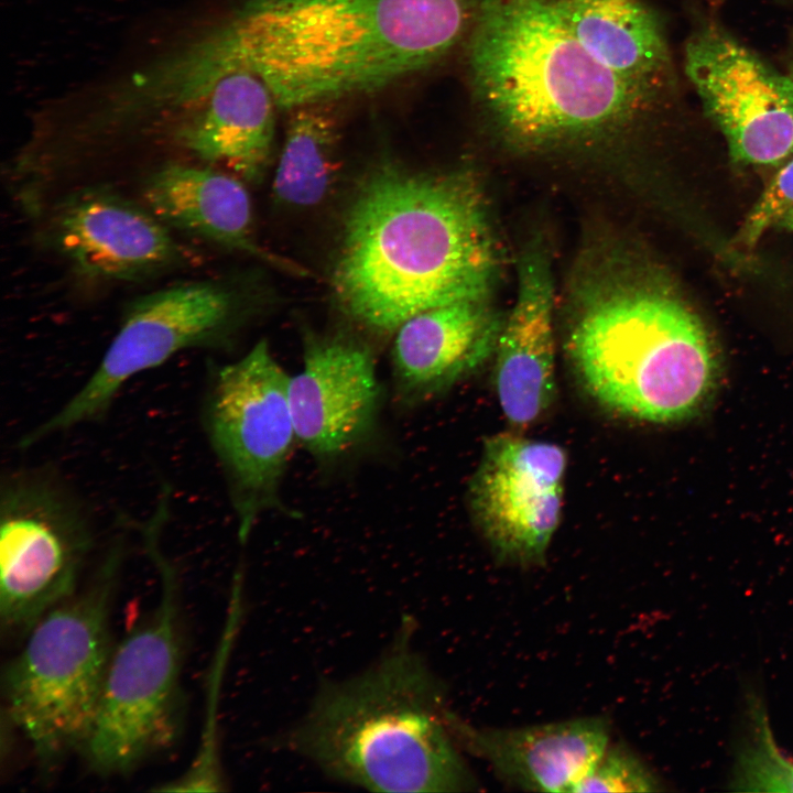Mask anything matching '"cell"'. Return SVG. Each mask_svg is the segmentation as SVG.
Returning a JSON list of instances; mask_svg holds the SVG:
<instances>
[{
	"label": "cell",
	"instance_id": "1",
	"mask_svg": "<svg viewBox=\"0 0 793 793\" xmlns=\"http://www.w3.org/2000/svg\"><path fill=\"white\" fill-rule=\"evenodd\" d=\"M335 297L358 324L395 332L437 306L488 297L498 249L475 181L384 163L362 181L344 219Z\"/></svg>",
	"mask_w": 793,
	"mask_h": 793
},
{
	"label": "cell",
	"instance_id": "2",
	"mask_svg": "<svg viewBox=\"0 0 793 793\" xmlns=\"http://www.w3.org/2000/svg\"><path fill=\"white\" fill-rule=\"evenodd\" d=\"M470 21L471 0H249L221 69L253 73L282 109L328 104L425 69Z\"/></svg>",
	"mask_w": 793,
	"mask_h": 793
},
{
	"label": "cell",
	"instance_id": "3",
	"mask_svg": "<svg viewBox=\"0 0 793 793\" xmlns=\"http://www.w3.org/2000/svg\"><path fill=\"white\" fill-rule=\"evenodd\" d=\"M405 618L368 669L325 681L284 748L346 784L380 792L472 791L438 680L414 650Z\"/></svg>",
	"mask_w": 793,
	"mask_h": 793
},
{
	"label": "cell",
	"instance_id": "4",
	"mask_svg": "<svg viewBox=\"0 0 793 793\" xmlns=\"http://www.w3.org/2000/svg\"><path fill=\"white\" fill-rule=\"evenodd\" d=\"M467 32L471 97L520 145L622 135L656 99L599 63L543 0H471Z\"/></svg>",
	"mask_w": 793,
	"mask_h": 793
},
{
	"label": "cell",
	"instance_id": "5",
	"mask_svg": "<svg viewBox=\"0 0 793 793\" xmlns=\"http://www.w3.org/2000/svg\"><path fill=\"white\" fill-rule=\"evenodd\" d=\"M567 351L585 391L626 417L676 423L713 399L719 357L704 322L651 269L612 270L582 294Z\"/></svg>",
	"mask_w": 793,
	"mask_h": 793
},
{
	"label": "cell",
	"instance_id": "6",
	"mask_svg": "<svg viewBox=\"0 0 793 793\" xmlns=\"http://www.w3.org/2000/svg\"><path fill=\"white\" fill-rule=\"evenodd\" d=\"M122 541L113 540L83 590L35 623L4 669L7 716L44 769L82 750L90 734L113 650L110 613Z\"/></svg>",
	"mask_w": 793,
	"mask_h": 793
},
{
	"label": "cell",
	"instance_id": "7",
	"mask_svg": "<svg viewBox=\"0 0 793 793\" xmlns=\"http://www.w3.org/2000/svg\"><path fill=\"white\" fill-rule=\"evenodd\" d=\"M93 512L52 467H22L0 482V624L25 638L78 590L95 548Z\"/></svg>",
	"mask_w": 793,
	"mask_h": 793
},
{
	"label": "cell",
	"instance_id": "8",
	"mask_svg": "<svg viewBox=\"0 0 793 793\" xmlns=\"http://www.w3.org/2000/svg\"><path fill=\"white\" fill-rule=\"evenodd\" d=\"M159 530L143 534L160 573V600L112 650L90 734L83 747L102 775L124 774L175 740L181 723V633L176 578Z\"/></svg>",
	"mask_w": 793,
	"mask_h": 793
},
{
	"label": "cell",
	"instance_id": "9",
	"mask_svg": "<svg viewBox=\"0 0 793 793\" xmlns=\"http://www.w3.org/2000/svg\"><path fill=\"white\" fill-rule=\"evenodd\" d=\"M289 378L265 339L239 359L207 370L199 420L226 481L241 543L264 512L280 506V486L297 441Z\"/></svg>",
	"mask_w": 793,
	"mask_h": 793
},
{
	"label": "cell",
	"instance_id": "10",
	"mask_svg": "<svg viewBox=\"0 0 793 793\" xmlns=\"http://www.w3.org/2000/svg\"><path fill=\"white\" fill-rule=\"evenodd\" d=\"M241 295L221 279L174 283L135 297L97 367L57 410L18 442L26 450L69 430L104 420L123 387L189 349H216L241 316Z\"/></svg>",
	"mask_w": 793,
	"mask_h": 793
},
{
	"label": "cell",
	"instance_id": "11",
	"mask_svg": "<svg viewBox=\"0 0 793 793\" xmlns=\"http://www.w3.org/2000/svg\"><path fill=\"white\" fill-rule=\"evenodd\" d=\"M37 210L42 243L85 282H141L193 259L144 204L106 184L74 187Z\"/></svg>",
	"mask_w": 793,
	"mask_h": 793
},
{
	"label": "cell",
	"instance_id": "12",
	"mask_svg": "<svg viewBox=\"0 0 793 793\" xmlns=\"http://www.w3.org/2000/svg\"><path fill=\"white\" fill-rule=\"evenodd\" d=\"M685 74L735 161L769 165L793 154V82L721 26L687 40Z\"/></svg>",
	"mask_w": 793,
	"mask_h": 793
},
{
	"label": "cell",
	"instance_id": "13",
	"mask_svg": "<svg viewBox=\"0 0 793 793\" xmlns=\"http://www.w3.org/2000/svg\"><path fill=\"white\" fill-rule=\"evenodd\" d=\"M566 468L565 449L551 442L515 433L485 442L468 499L498 558L519 565L544 562L561 521Z\"/></svg>",
	"mask_w": 793,
	"mask_h": 793
},
{
	"label": "cell",
	"instance_id": "14",
	"mask_svg": "<svg viewBox=\"0 0 793 793\" xmlns=\"http://www.w3.org/2000/svg\"><path fill=\"white\" fill-rule=\"evenodd\" d=\"M297 441L319 460L339 457L372 430L381 387L372 354L338 337H308L301 371L289 378Z\"/></svg>",
	"mask_w": 793,
	"mask_h": 793
},
{
	"label": "cell",
	"instance_id": "15",
	"mask_svg": "<svg viewBox=\"0 0 793 793\" xmlns=\"http://www.w3.org/2000/svg\"><path fill=\"white\" fill-rule=\"evenodd\" d=\"M554 285L545 248H526L518 262L514 304L504 317L495 350V389L510 424L525 428L553 403Z\"/></svg>",
	"mask_w": 793,
	"mask_h": 793
},
{
	"label": "cell",
	"instance_id": "16",
	"mask_svg": "<svg viewBox=\"0 0 793 793\" xmlns=\"http://www.w3.org/2000/svg\"><path fill=\"white\" fill-rule=\"evenodd\" d=\"M504 317L486 298L421 312L394 333L392 374L398 400L414 406L478 370L493 354Z\"/></svg>",
	"mask_w": 793,
	"mask_h": 793
},
{
	"label": "cell",
	"instance_id": "17",
	"mask_svg": "<svg viewBox=\"0 0 793 793\" xmlns=\"http://www.w3.org/2000/svg\"><path fill=\"white\" fill-rule=\"evenodd\" d=\"M141 203L177 230L303 275L306 271L263 248L254 237L252 206L243 181L213 165L166 161L139 186Z\"/></svg>",
	"mask_w": 793,
	"mask_h": 793
},
{
	"label": "cell",
	"instance_id": "18",
	"mask_svg": "<svg viewBox=\"0 0 793 793\" xmlns=\"http://www.w3.org/2000/svg\"><path fill=\"white\" fill-rule=\"evenodd\" d=\"M464 749L484 758L506 783L535 792H574L609 746L610 724L593 716L519 728L453 721Z\"/></svg>",
	"mask_w": 793,
	"mask_h": 793
},
{
	"label": "cell",
	"instance_id": "19",
	"mask_svg": "<svg viewBox=\"0 0 793 793\" xmlns=\"http://www.w3.org/2000/svg\"><path fill=\"white\" fill-rule=\"evenodd\" d=\"M275 107L261 78L230 70L216 82L203 112L180 131V144L199 163L257 182L271 160Z\"/></svg>",
	"mask_w": 793,
	"mask_h": 793
},
{
	"label": "cell",
	"instance_id": "20",
	"mask_svg": "<svg viewBox=\"0 0 793 793\" xmlns=\"http://www.w3.org/2000/svg\"><path fill=\"white\" fill-rule=\"evenodd\" d=\"M599 63L628 85L660 97L671 59L654 12L641 0H543Z\"/></svg>",
	"mask_w": 793,
	"mask_h": 793
},
{
	"label": "cell",
	"instance_id": "21",
	"mask_svg": "<svg viewBox=\"0 0 793 793\" xmlns=\"http://www.w3.org/2000/svg\"><path fill=\"white\" fill-rule=\"evenodd\" d=\"M326 106L291 110L273 181V194L285 205H317L333 185L338 169V126Z\"/></svg>",
	"mask_w": 793,
	"mask_h": 793
},
{
	"label": "cell",
	"instance_id": "22",
	"mask_svg": "<svg viewBox=\"0 0 793 793\" xmlns=\"http://www.w3.org/2000/svg\"><path fill=\"white\" fill-rule=\"evenodd\" d=\"M743 729L735 749L728 786L736 792H793V760L778 746L767 705L746 695Z\"/></svg>",
	"mask_w": 793,
	"mask_h": 793
},
{
	"label": "cell",
	"instance_id": "23",
	"mask_svg": "<svg viewBox=\"0 0 793 793\" xmlns=\"http://www.w3.org/2000/svg\"><path fill=\"white\" fill-rule=\"evenodd\" d=\"M240 600L232 599L226 632L221 640L218 659L210 681V709L202 732L198 750L192 763L176 779L163 783L156 791L169 792H218L225 790V779L220 763L218 732L216 726V696L218 695L220 674L232 643L237 620L239 619Z\"/></svg>",
	"mask_w": 793,
	"mask_h": 793
},
{
	"label": "cell",
	"instance_id": "24",
	"mask_svg": "<svg viewBox=\"0 0 793 793\" xmlns=\"http://www.w3.org/2000/svg\"><path fill=\"white\" fill-rule=\"evenodd\" d=\"M662 783L653 770L624 746H608L574 792H658Z\"/></svg>",
	"mask_w": 793,
	"mask_h": 793
},
{
	"label": "cell",
	"instance_id": "25",
	"mask_svg": "<svg viewBox=\"0 0 793 793\" xmlns=\"http://www.w3.org/2000/svg\"><path fill=\"white\" fill-rule=\"evenodd\" d=\"M792 208L793 157L770 180L740 227L736 242L741 247L754 246Z\"/></svg>",
	"mask_w": 793,
	"mask_h": 793
},
{
	"label": "cell",
	"instance_id": "26",
	"mask_svg": "<svg viewBox=\"0 0 793 793\" xmlns=\"http://www.w3.org/2000/svg\"><path fill=\"white\" fill-rule=\"evenodd\" d=\"M776 226L793 232V208L786 211L776 222Z\"/></svg>",
	"mask_w": 793,
	"mask_h": 793
},
{
	"label": "cell",
	"instance_id": "27",
	"mask_svg": "<svg viewBox=\"0 0 793 793\" xmlns=\"http://www.w3.org/2000/svg\"><path fill=\"white\" fill-rule=\"evenodd\" d=\"M787 75L790 76V78H791L792 82H793V61L791 62V65H790Z\"/></svg>",
	"mask_w": 793,
	"mask_h": 793
}]
</instances>
